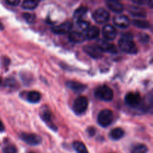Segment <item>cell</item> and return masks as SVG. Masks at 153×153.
I'll use <instances>...</instances> for the list:
<instances>
[{
	"mask_svg": "<svg viewBox=\"0 0 153 153\" xmlns=\"http://www.w3.org/2000/svg\"><path fill=\"white\" fill-rule=\"evenodd\" d=\"M118 47L123 52L128 54L134 55L138 52L137 47L134 42L132 40L131 35L122 37L118 40Z\"/></svg>",
	"mask_w": 153,
	"mask_h": 153,
	"instance_id": "cell-1",
	"label": "cell"
},
{
	"mask_svg": "<svg viewBox=\"0 0 153 153\" xmlns=\"http://www.w3.org/2000/svg\"><path fill=\"white\" fill-rule=\"evenodd\" d=\"M94 96L102 101L110 102L113 99V91L107 85H101L95 89Z\"/></svg>",
	"mask_w": 153,
	"mask_h": 153,
	"instance_id": "cell-2",
	"label": "cell"
},
{
	"mask_svg": "<svg viewBox=\"0 0 153 153\" xmlns=\"http://www.w3.org/2000/svg\"><path fill=\"white\" fill-rule=\"evenodd\" d=\"M113 121V113L110 109H104L98 116V123L102 127H107Z\"/></svg>",
	"mask_w": 153,
	"mask_h": 153,
	"instance_id": "cell-3",
	"label": "cell"
},
{
	"mask_svg": "<svg viewBox=\"0 0 153 153\" xmlns=\"http://www.w3.org/2000/svg\"><path fill=\"white\" fill-rule=\"evenodd\" d=\"M88 100L87 97L80 96L74 100L73 104V110L76 114H82L87 110Z\"/></svg>",
	"mask_w": 153,
	"mask_h": 153,
	"instance_id": "cell-4",
	"label": "cell"
},
{
	"mask_svg": "<svg viewBox=\"0 0 153 153\" xmlns=\"http://www.w3.org/2000/svg\"><path fill=\"white\" fill-rule=\"evenodd\" d=\"M124 102L130 108H137L142 105V99L138 93L130 92L126 94Z\"/></svg>",
	"mask_w": 153,
	"mask_h": 153,
	"instance_id": "cell-5",
	"label": "cell"
},
{
	"mask_svg": "<svg viewBox=\"0 0 153 153\" xmlns=\"http://www.w3.org/2000/svg\"><path fill=\"white\" fill-rule=\"evenodd\" d=\"M20 137L25 143L28 145H31V146H37V145L40 144L42 141V138L40 136L36 134H32V133L22 132L20 135Z\"/></svg>",
	"mask_w": 153,
	"mask_h": 153,
	"instance_id": "cell-6",
	"label": "cell"
},
{
	"mask_svg": "<svg viewBox=\"0 0 153 153\" xmlns=\"http://www.w3.org/2000/svg\"><path fill=\"white\" fill-rule=\"evenodd\" d=\"M92 17L94 19V21L98 23H105V22L109 20L110 13L104 8L100 7V8H98L94 10V12L93 13Z\"/></svg>",
	"mask_w": 153,
	"mask_h": 153,
	"instance_id": "cell-7",
	"label": "cell"
},
{
	"mask_svg": "<svg viewBox=\"0 0 153 153\" xmlns=\"http://www.w3.org/2000/svg\"><path fill=\"white\" fill-rule=\"evenodd\" d=\"M40 116L48 127H50L52 130L56 131V126L52 121V114H51L50 111L47 108H44L42 109L40 113Z\"/></svg>",
	"mask_w": 153,
	"mask_h": 153,
	"instance_id": "cell-8",
	"label": "cell"
},
{
	"mask_svg": "<svg viewBox=\"0 0 153 153\" xmlns=\"http://www.w3.org/2000/svg\"><path fill=\"white\" fill-rule=\"evenodd\" d=\"M96 46L98 47L101 52H106L110 53H116L117 49L116 48L115 45L110 43L108 40H98Z\"/></svg>",
	"mask_w": 153,
	"mask_h": 153,
	"instance_id": "cell-9",
	"label": "cell"
},
{
	"mask_svg": "<svg viewBox=\"0 0 153 153\" xmlns=\"http://www.w3.org/2000/svg\"><path fill=\"white\" fill-rule=\"evenodd\" d=\"M72 23L70 21H66V22H62L60 25H56L51 28V31L56 34H64L66 33L69 32L71 30Z\"/></svg>",
	"mask_w": 153,
	"mask_h": 153,
	"instance_id": "cell-10",
	"label": "cell"
},
{
	"mask_svg": "<svg viewBox=\"0 0 153 153\" xmlns=\"http://www.w3.org/2000/svg\"><path fill=\"white\" fill-rule=\"evenodd\" d=\"M102 35L106 40H112L117 35V31L112 25H106L102 28Z\"/></svg>",
	"mask_w": 153,
	"mask_h": 153,
	"instance_id": "cell-11",
	"label": "cell"
},
{
	"mask_svg": "<svg viewBox=\"0 0 153 153\" xmlns=\"http://www.w3.org/2000/svg\"><path fill=\"white\" fill-rule=\"evenodd\" d=\"M83 50L87 55L94 59H98L103 56L102 52L98 49L97 46H84Z\"/></svg>",
	"mask_w": 153,
	"mask_h": 153,
	"instance_id": "cell-12",
	"label": "cell"
},
{
	"mask_svg": "<svg viewBox=\"0 0 153 153\" xmlns=\"http://www.w3.org/2000/svg\"><path fill=\"white\" fill-rule=\"evenodd\" d=\"M66 86L71 90L72 91L75 93H81L86 89L87 86L84 84L80 83V82H76V81H68L66 82Z\"/></svg>",
	"mask_w": 153,
	"mask_h": 153,
	"instance_id": "cell-13",
	"label": "cell"
},
{
	"mask_svg": "<svg viewBox=\"0 0 153 153\" xmlns=\"http://www.w3.org/2000/svg\"><path fill=\"white\" fill-rule=\"evenodd\" d=\"M115 25L121 28H126L130 25V20L128 17L124 15H118L113 18Z\"/></svg>",
	"mask_w": 153,
	"mask_h": 153,
	"instance_id": "cell-14",
	"label": "cell"
},
{
	"mask_svg": "<svg viewBox=\"0 0 153 153\" xmlns=\"http://www.w3.org/2000/svg\"><path fill=\"white\" fill-rule=\"evenodd\" d=\"M129 13L134 17L144 18L146 16V12L142 7L136 5H130L128 8Z\"/></svg>",
	"mask_w": 153,
	"mask_h": 153,
	"instance_id": "cell-15",
	"label": "cell"
},
{
	"mask_svg": "<svg viewBox=\"0 0 153 153\" xmlns=\"http://www.w3.org/2000/svg\"><path fill=\"white\" fill-rule=\"evenodd\" d=\"M142 106L145 111L153 114V89L146 94Z\"/></svg>",
	"mask_w": 153,
	"mask_h": 153,
	"instance_id": "cell-16",
	"label": "cell"
},
{
	"mask_svg": "<svg viewBox=\"0 0 153 153\" xmlns=\"http://www.w3.org/2000/svg\"><path fill=\"white\" fill-rule=\"evenodd\" d=\"M106 4L111 11L116 13H120L124 10V5L118 1L108 0L106 1Z\"/></svg>",
	"mask_w": 153,
	"mask_h": 153,
	"instance_id": "cell-17",
	"label": "cell"
},
{
	"mask_svg": "<svg viewBox=\"0 0 153 153\" xmlns=\"http://www.w3.org/2000/svg\"><path fill=\"white\" fill-rule=\"evenodd\" d=\"M68 39L74 43H80L86 40V36L79 31H71L68 35Z\"/></svg>",
	"mask_w": 153,
	"mask_h": 153,
	"instance_id": "cell-18",
	"label": "cell"
},
{
	"mask_svg": "<svg viewBox=\"0 0 153 153\" xmlns=\"http://www.w3.org/2000/svg\"><path fill=\"white\" fill-rule=\"evenodd\" d=\"M99 34H100V28L98 27L93 25V26H90L86 31V38L89 39V40H93L98 37Z\"/></svg>",
	"mask_w": 153,
	"mask_h": 153,
	"instance_id": "cell-19",
	"label": "cell"
},
{
	"mask_svg": "<svg viewBox=\"0 0 153 153\" xmlns=\"http://www.w3.org/2000/svg\"><path fill=\"white\" fill-rule=\"evenodd\" d=\"M124 135V130L122 128H115L111 130V131L110 132V137L112 140H120L121 138H122L123 136Z\"/></svg>",
	"mask_w": 153,
	"mask_h": 153,
	"instance_id": "cell-20",
	"label": "cell"
},
{
	"mask_svg": "<svg viewBox=\"0 0 153 153\" xmlns=\"http://www.w3.org/2000/svg\"><path fill=\"white\" fill-rule=\"evenodd\" d=\"M27 100L31 103H37L41 99V95L38 91H30L27 94Z\"/></svg>",
	"mask_w": 153,
	"mask_h": 153,
	"instance_id": "cell-21",
	"label": "cell"
},
{
	"mask_svg": "<svg viewBox=\"0 0 153 153\" xmlns=\"http://www.w3.org/2000/svg\"><path fill=\"white\" fill-rule=\"evenodd\" d=\"M39 4L38 1H33V0H25L22 4V8L26 10H34L38 7Z\"/></svg>",
	"mask_w": 153,
	"mask_h": 153,
	"instance_id": "cell-22",
	"label": "cell"
},
{
	"mask_svg": "<svg viewBox=\"0 0 153 153\" xmlns=\"http://www.w3.org/2000/svg\"><path fill=\"white\" fill-rule=\"evenodd\" d=\"M73 147L76 153H88L85 144L80 141H75L73 143Z\"/></svg>",
	"mask_w": 153,
	"mask_h": 153,
	"instance_id": "cell-23",
	"label": "cell"
},
{
	"mask_svg": "<svg viewBox=\"0 0 153 153\" xmlns=\"http://www.w3.org/2000/svg\"><path fill=\"white\" fill-rule=\"evenodd\" d=\"M147 152H148L147 146L142 143L134 145L130 149V153H146Z\"/></svg>",
	"mask_w": 153,
	"mask_h": 153,
	"instance_id": "cell-24",
	"label": "cell"
},
{
	"mask_svg": "<svg viewBox=\"0 0 153 153\" xmlns=\"http://www.w3.org/2000/svg\"><path fill=\"white\" fill-rule=\"evenodd\" d=\"M87 11H88V7L86 6H80L75 10L74 13V16L76 19H81V17H82L87 13Z\"/></svg>",
	"mask_w": 153,
	"mask_h": 153,
	"instance_id": "cell-25",
	"label": "cell"
},
{
	"mask_svg": "<svg viewBox=\"0 0 153 153\" xmlns=\"http://www.w3.org/2000/svg\"><path fill=\"white\" fill-rule=\"evenodd\" d=\"M133 25L139 28H148L149 27V22L144 19H134Z\"/></svg>",
	"mask_w": 153,
	"mask_h": 153,
	"instance_id": "cell-26",
	"label": "cell"
},
{
	"mask_svg": "<svg viewBox=\"0 0 153 153\" xmlns=\"http://www.w3.org/2000/svg\"><path fill=\"white\" fill-rule=\"evenodd\" d=\"M76 24L80 27V28H81L82 30H84V31H87L88 28L90 27L89 22L86 20H82V19H78L77 22H76Z\"/></svg>",
	"mask_w": 153,
	"mask_h": 153,
	"instance_id": "cell-27",
	"label": "cell"
},
{
	"mask_svg": "<svg viewBox=\"0 0 153 153\" xmlns=\"http://www.w3.org/2000/svg\"><path fill=\"white\" fill-rule=\"evenodd\" d=\"M3 152L4 153H16L17 150H16V148L15 147V146L14 145H8V146H5V147L3 149Z\"/></svg>",
	"mask_w": 153,
	"mask_h": 153,
	"instance_id": "cell-28",
	"label": "cell"
},
{
	"mask_svg": "<svg viewBox=\"0 0 153 153\" xmlns=\"http://www.w3.org/2000/svg\"><path fill=\"white\" fill-rule=\"evenodd\" d=\"M23 18L28 23H32V22H34L35 16L34 14H32V13H24Z\"/></svg>",
	"mask_w": 153,
	"mask_h": 153,
	"instance_id": "cell-29",
	"label": "cell"
},
{
	"mask_svg": "<svg viewBox=\"0 0 153 153\" xmlns=\"http://www.w3.org/2000/svg\"><path fill=\"white\" fill-rule=\"evenodd\" d=\"M139 40L142 43H148V40H149V37L146 34H140L139 37Z\"/></svg>",
	"mask_w": 153,
	"mask_h": 153,
	"instance_id": "cell-30",
	"label": "cell"
},
{
	"mask_svg": "<svg viewBox=\"0 0 153 153\" xmlns=\"http://www.w3.org/2000/svg\"><path fill=\"white\" fill-rule=\"evenodd\" d=\"M6 3L8 4L9 5L11 6H17L20 4L19 0H7Z\"/></svg>",
	"mask_w": 153,
	"mask_h": 153,
	"instance_id": "cell-31",
	"label": "cell"
},
{
	"mask_svg": "<svg viewBox=\"0 0 153 153\" xmlns=\"http://www.w3.org/2000/svg\"><path fill=\"white\" fill-rule=\"evenodd\" d=\"M87 133H88L90 136H93L95 134V129H94L93 127H89V128H87Z\"/></svg>",
	"mask_w": 153,
	"mask_h": 153,
	"instance_id": "cell-32",
	"label": "cell"
},
{
	"mask_svg": "<svg viewBox=\"0 0 153 153\" xmlns=\"http://www.w3.org/2000/svg\"><path fill=\"white\" fill-rule=\"evenodd\" d=\"M4 130V125H3V123H2V121H0V132H2Z\"/></svg>",
	"mask_w": 153,
	"mask_h": 153,
	"instance_id": "cell-33",
	"label": "cell"
},
{
	"mask_svg": "<svg viewBox=\"0 0 153 153\" xmlns=\"http://www.w3.org/2000/svg\"><path fill=\"white\" fill-rule=\"evenodd\" d=\"M147 4H148V6L149 7H152L153 8V0H149V1H148Z\"/></svg>",
	"mask_w": 153,
	"mask_h": 153,
	"instance_id": "cell-34",
	"label": "cell"
},
{
	"mask_svg": "<svg viewBox=\"0 0 153 153\" xmlns=\"http://www.w3.org/2000/svg\"><path fill=\"white\" fill-rule=\"evenodd\" d=\"M3 29H4V26H3L2 24L0 22V31H2V30H3Z\"/></svg>",
	"mask_w": 153,
	"mask_h": 153,
	"instance_id": "cell-35",
	"label": "cell"
},
{
	"mask_svg": "<svg viewBox=\"0 0 153 153\" xmlns=\"http://www.w3.org/2000/svg\"><path fill=\"white\" fill-rule=\"evenodd\" d=\"M1 83H2V81H1V79H0V85H1Z\"/></svg>",
	"mask_w": 153,
	"mask_h": 153,
	"instance_id": "cell-36",
	"label": "cell"
},
{
	"mask_svg": "<svg viewBox=\"0 0 153 153\" xmlns=\"http://www.w3.org/2000/svg\"><path fill=\"white\" fill-rule=\"evenodd\" d=\"M29 153H34V152H29Z\"/></svg>",
	"mask_w": 153,
	"mask_h": 153,
	"instance_id": "cell-37",
	"label": "cell"
}]
</instances>
